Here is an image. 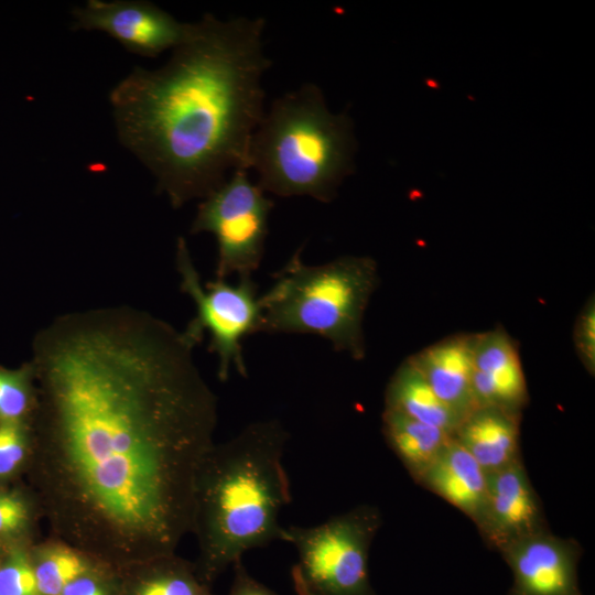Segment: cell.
<instances>
[{
  "label": "cell",
  "mask_w": 595,
  "mask_h": 595,
  "mask_svg": "<svg viewBox=\"0 0 595 595\" xmlns=\"http://www.w3.org/2000/svg\"><path fill=\"white\" fill-rule=\"evenodd\" d=\"M194 348L127 305L62 314L36 334L26 472L50 537L117 570L176 553L218 422Z\"/></svg>",
  "instance_id": "obj_1"
},
{
  "label": "cell",
  "mask_w": 595,
  "mask_h": 595,
  "mask_svg": "<svg viewBox=\"0 0 595 595\" xmlns=\"http://www.w3.org/2000/svg\"><path fill=\"white\" fill-rule=\"evenodd\" d=\"M263 18L206 13L160 68L140 66L109 94L120 143L152 173L174 208L248 170L264 113Z\"/></svg>",
  "instance_id": "obj_2"
},
{
  "label": "cell",
  "mask_w": 595,
  "mask_h": 595,
  "mask_svg": "<svg viewBox=\"0 0 595 595\" xmlns=\"http://www.w3.org/2000/svg\"><path fill=\"white\" fill-rule=\"evenodd\" d=\"M289 432L275 419L256 421L216 443L198 468L192 529L199 580L210 586L252 549L280 540L279 518L291 500L283 456Z\"/></svg>",
  "instance_id": "obj_3"
},
{
  "label": "cell",
  "mask_w": 595,
  "mask_h": 595,
  "mask_svg": "<svg viewBox=\"0 0 595 595\" xmlns=\"http://www.w3.org/2000/svg\"><path fill=\"white\" fill-rule=\"evenodd\" d=\"M357 141L347 112H332L313 83L275 98L251 138L248 169L281 197L332 202L355 170Z\"/></svg>",
  "instance_id": "obj_4"
},
{
  "label": "cell",
  "mask_w": 595,
  "mask_h": 595,
  "mask_svg": "<svg viewBox=\"0 0 595 595\" xmlns=\"http://www.w3.org/2000/svg\"><path fill=\"white\" fill-rule=\"evenodd\" d=\"M296 250L261 296V332L313 334L354 359L365 357L363 320L378 285L370 257L344 256L310 266Z\"/></svg>",
  "instance_id": "obj_5"
},
{
  "label": "cell",
  "mask_w": 595,
  "mask_h": 595,
  "mask_svg": "<svg viewBox=\"0 0 595 595\" xmlns=\"http://www.w3.org/2000/svg\"><path fill=\"white\" fill-rule=\"evenodd\" d=\"M382 523L380 510L359 505L312 527H282L294 547L291 569L296 595H377L369 578V551Z\"/></svg>",
  "instance_id": "obj_6"
},
{
  "label": "cell",
  "mask_w": 595,
  "mask_h": 595,
  "mask_svg": "<svg viewBox=\"0 0 595 595\" xmlns=\"http://www.w3.org/2000/svg\"><path fill=\"white\" fill-rule=\"evenodd\" d=\"M175 263L180 289L196 306V315L183 331L184 335L196 347L205 333L209 334L208 349L218 358L217 375L221 381L229 378L231 367L247 377L241 342L261 332L258 285L251 277L239 278L238 284L215 278L203 285L184 237L177 238Z\"/></svg>",
  "instance_id": "obj_7"
},
{
  "label": "cell",
  "mask_w": 595,
  "mask_h": 595,
  "mask_svg": "<svg viewBox=\"0 0 595 595\" xmlns=\"http://www.w3.org/2000/svg\"><path fill=\"white\" fill-rule=\"evenodd\" d=\"M274 203L253 183L248 170H236L202 199L191 234L209 232L216 238V279L231 274L251 277L262 260L268 220Z\"/></svg>",
  "instance_id": "obj_8"
},
{
  "label": "cell",
  "mask_w": 595,
  "mask_h": 595,
  "mask_svg": "<svg viewBox=\"0 0 595 595\" xmlns=\"http://www.w3.org/2000/svg\"><path fill=\"white\" fill-rule=\"evenodd\" d=\"M72 15L73 30L105 32L127 51L145 57L174 50L187 40L193 26L144 0H88L74 8Z\"/></svg>",
  "instance_id": "obj_9"
},
{
  "label": "cell",
  "mask_w": 595,
  "mask_h": 595,
  "mask_svg": "<svg viewBox=\"0 0 595 595\" xmlns=\"http://www.w3.org/2000/svg\"><path fill=\"white\" fill-rule=\"evenodd\" d=\"M499 553L513 576L507 595H582L577 578L582 547L576 540L547 529L515 541Z\"/></svg>",
  "instance_id": "obj_10"
},
{
  "label": "cell",
  "mask_w": 595,
  "mask_h": 595,
  "mask_svg": "<svg viewBox=\"0 0 595 595\" xmlns=\"http://www.w3.org/2000/svg\"><path fill=\"white\" fill-rule=\"evenodd\" d=\"M487 547L507 545L548 529L540 498L522 459L487 475V495L475 524Z\"/></svg>",
  "instance_id": "obj_11"
},
{
  "label": "cell",
  "mask_w": 595,
  "mask_h": 595,
  "mask_svg": "<svg viewBox=\"0 0 595 595\" xmlns=\"http://www.w3.org/2000/svg\"><path fill=\"white\" fill-rule=\"evenodd\" d=\"M473 393L476 407L521 414L529 401L518 347L502 328L475 334Z\"/></svg>",
  "instance_id": "obj_12"
},
{
  "label": "cell",
  "mask_w": 595,
  "mask_h": 595,
  "mask_svg": "<svg viewBox=\"0 0 595 595\" xmlns=\"http://www.w3.org/2000/svg\"><path fill=\"white\" fill-rule=\"evenodd\" d=\"M475 334H457L408 357L433 391L461 416L476 409L473 393Z\"/></svg>",
  "instance_id": "obj_13"
},
{
  "label": "cell",
  "mask_w": 595,
  "mask_h": 595,
  "mask_svg": "<svg viewBox=\"0 0 595 595\" xmlns=\"http://www.w3.org/2000/svg\"><path fill=\"white\" fill-rule=\"evenodd\" d=\"M520 419L500 408L477 407L452 436L488 475L521 458Z\"/></svg>",
  "instance_id": "obj_14"
},
{
  "label": "cell",
  "mask_w": 595,
  "mask_h": 595,
  "mask_svg": "<svg viewBox=\"0 0 595 595\" xmlns=\"http://www.w3.org/2000/svg\"><path fill=\"white\" fill-rule=\"evenodd\" d=\"M437 495L476 524L487 495V474L452 436L415 482Z\"/></svg>",
  "instance_id": "obj_15"
},
{
  "label": "cell",
  "mask_w": 595,
  "mask_h": 595,
  "mask_svg": "<svg viewBox=\"0 0 595 595\" xmlns=\"http://www.w3.org/2000/svg\"><path fill=\"white\" fill-rule=\"evenodd\" d=\"M385 409L436 426L451 435L464 419L433 391L408 358L399 365L387 385Z\"/></svg>",
  "instance_id": "obj_16"
},
{
  "label": "cell",
  "mask_w": 595,
  "mask_h": 595,
  "mask_svg": "<svg viewBox=\"0 0 595 595\" xmlns=\"http://www.w3.org/2000/svg\"><path fill=\"white\" fill-rule=\"evenodd\" d=\"M120 595H216L203 583L194 562L176 553L119 570Z\"/></svg>",
  "instance_id": "obj_17"
},
{
  "label": "cell",
  "mask_w": 595,
  "mask_h": 595,
  "mask_svg": "<svg viewBox=\"0 0 595 595\" xmlns=\"http://www.w3.org/2000/svg\"><path fill=\"white\" fill-rule=\"evenodd\" d=\"M382 433L388 446L414 482L433 463L452 435L400 412L383 409Z\"/></svg>",
  "instance_id": "obj_18"
},
{
  "label": "cell",
  "mask_w": 595,
  "mask_h": 595,
  "mask_svg": "<svg viewBox=\"0 0 595 595\" xmlns=\"http://www.w3.org/2000/svg\"><path fill=\"white\" fill-rule=\"evenodd\" d=\"M30 556L39 595H60L74 580L104 564L79 549L50 536L30 545Z\"/></svg>",
  "instance_id": "obj_19"
},
{
  "label": "cell",
  "mask_w": 595,
  "mask_h": 595,
  "mask_svg": "<svg viewBox=\"0 0 595 595\" xmlns=\"http://www.w3.org/2000/svg\"><path fill=\"white\" fill-rule=\"evenodd\" d=\"M37 403L31 361L18 369L0 367V422L30 423Z\"/></svg>",
  "instance_id": "obj_20"
},
{
  "label": "cell",
  "mask_w": 595,
  "mask_h": 595,
  "mask_svg": "<svg viewBox=\"0 0 595 595\" xmlns=\"http://www.w3.org/2000/svg\"><path fill=\"white\" fill-rule=\"evenodd\" d=\"M40 507L31 490L7 488L0 485V540L6 544L29 543Z\"/></svg>",
  "instance_id": "obj_21"
},
{
  "label": "cell",
  "mask_w": 595,
  "mask_h": 595,
  "mask_svg": "<svg viewBox=\"0 0 595 595\" xmlns=\"http://www.w3.org/2000/svg\"><path fill=\"white\" fill-rule=\"evenodd\" d=\"M30 545H6L0 556V595H39Z\"/></svg>",
  "instance_id": "obj_22"
},
{
  "label": "cell",
  "mask_w": 595,
  "mask_h": 595,
  "mask_svg": "<svg viewBox=\"0 0 595 595\" xmlns=\"http://www.w3.org/2000/svg\"><path fill=\"white\" fill-rule=\"evenodd\" d=\"M32 454L30 423L0 422V484L26 470Z\"/></svg>",
  "instance_id": "obj_23"
},
{
  "label": "cell",
  "mask_w": 595,
  "mask_h": 595,
  "mask_svg": "<svg viewBox=\"0 0 595 595\" xmlns=\"http://www.w3.org/2000/svg\"><path fill=\"white\" fill-rule=\"evenodd\" d=\"M60 595H120V572L99 565L74 580Z\"/></svg>",
  "instance_id": "obj_24"
},
{
  "label": "cell",
  "mask_w": 595,
  "mask_h": 595,
  "mask_svg": "<svg viewBox=\"0 0 595 595\" xmlns=\"http://www.w3.org/2000/svg\"><path fill=\"white\" fill-rule=\"evenodd\" d=\"M574 347L586 370L595 371V302L589 298L578 314L574 326Z\"/></svg>",
  "instance_id": "obj_25"
},
{
  "label": "cell",
  "mask_w": 595,
  "mask_h": 595,
  "mask_svg": "<svg viewBox=\"0 0 595 595\" xmlns=\"http://www.w3.org/2000/svg\"><path fill=\"white\" fill-rule=\"evenodd\" d=\"M231 567L234 575L228 595H278L248 572L242 559L236 561Z\"/></svg>",
  "instance_id": "obj_26"
},
{
  "label": "cell",
  "mask_w": 595,
  "mask_h": 595,
  "mask_svg": "<svg viewBox=\"0 0 595 595\" xmlns=\"http://www.w3.org/2000/svg\"><path fill=\"white\" fill-rule=\"evenodd\" d=\"M6 545H7V544L0 540V556H1L2 553H3V551H4V549H6Z\"/></svg>",
  "instance_id": "obj_27"
}]
</instances>
